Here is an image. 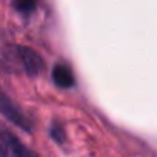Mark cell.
<instances>
[{"instance_id":"obj_4","label":"cell","mask_w":157,"mask_h":157,"mask_svg":"<svg viewBox=\"0 0 157 157\" xmlns=\"http://www.w3.org/2000/svg\"><path fill=\"white\" fill-rule=\"evenodd\" d=\"M52 80L60 88H72L75 83V78H74L71 68L65 63H57L52 68Z\"/></svg>"},{"instance_id":"obj_5","label":"cell","mask_w":157,"mask_h":157,"mask_svg":"<svg viewBox=\"0 0 157 157\" xmlns=\"http://www.w3.org/2000/svg\"><path fill=\"white\" fill-rule=\"evenodd\" d=\"M49 137H51L57 145H63L65 140H66V132H65L63 125L59 123V122L51 123V126H49Z\"/></svg>"},{"instance_id":"obj_2","label":"cell","mask_w":157,"mask_h":157,"mask_svg":"<svg viewBox=\"0 0 157 157\" xmlns=\"http://www.w3.org/2000/svg\"><path fill=\"white\" fill-rule=\"evenodd\" d=\"M0 114L22 131L33 132V122L29 120V117L2 88H0Z\"/></svg>"},{"instance_id":"obj_3","label":"cell","mask_w":157,"mask_h":157,"mask_svg":"<svg viewBox=\"0 0 157 157\" xmlns=\"http://www.w3.org/2000/svg\"><path fill=\"white\" fill-rule=\"evenodd\" d=\"M0 157H40L10 129L0 126Z\"/></svg>"},{"instance_id":"obj_6","label":"cell","mask_w":157,"mask_h":157,"mask_svg":"<svg viewBox=\"0 0 157 157\" xmlns=\"http://www.w3.org/2000/svg\"><path fill=\"white\" fill-rule=\"evenodd\" d=\"M14 8L22 13V14H29L36 10L37 6V0H13Z\"/></svg>"},{"instance_id":"obj_1","label":"cell","mask_w":157,"mask_h":157,"mask_svg":"<svg viewBox=\"0 0 157 157\" xmlns=\"http://www.w3.org/2000/svg\"><path fill=\"white\" fill-rule=\"evenodd\" d=\"M45 68V62L39 52L22 45H8L0 49V69L13 74L39 75Z\"/></svg>"}]
</instances>
